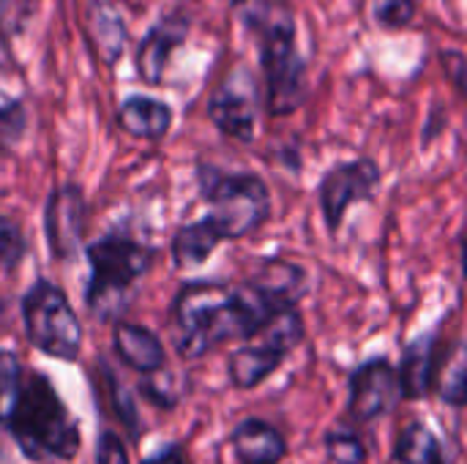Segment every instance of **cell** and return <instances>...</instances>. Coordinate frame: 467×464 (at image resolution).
I'll return each mask as SVG.
<instances>
[{
    "label": "cell",
    "instance_id": "cell-1",
    "mask_svg": "<svg viewBox=\"0 0 467 464\" xmlns=\"http://www.w3.org/2000/svg\"><path fill=\"white\" fill-rule=\"evenodd\" d=\"M279 312L249 279L238 287L216 279L183 282L170 304V336L183 361H197L224 342H252Z\"/></svg>",
    "mask_w": 467,
    "mask_h": 464
},
{
    "label": "cell",
    "instance_id": "cell-2",
    "mask_svg": "<svg viewBox=\"0 0 467 464\" xmlns=\"http://www.w3.org/2000/svg\"><path fill=\"white\" fill-rule=\"evenodd\" d=\"M230 14L254 38L260 60L263 112L296 115L309 98V60L298 46V19L290 0H230Z\"/></svg>",
    "mask_w": 467,
    "mask_h": 464
},
{
    "label": "cell",
    "instance_id": "cell-3",
    "mask_svg": "<svg viewBox=\"0 0 467 464\" xmlns=\"http://www.w3.org/2000/svg\"><path fill=\"white\" fill-rule=\"evenodd\" d=\"M159 249L131 235L126 227L101 232L93 243L85 246L88 260V284L85 306L93 320L115 323L120 320L131 301L137 282H142L156 265Z\"/></svg>",
    "mask_w": 467,
    "mask_h": 464
},
{
    "label": "cell",
    "instance_id": "cell-4",
    "mask_svg": "<svg viewBox=\"0 0 467 464\" xmlns=\"http://www.w3.org/2000/svg\"><path fill=\"white\" fill-rule=\"evenodd\" d=\"M3 427L30 462H71L82 446L79 421L68 413L44 372H25L19 397Z\"/></svg>",
    "mask_w": 467,
    "mask_h": 464
},
{
    "label": "cell",
    "instance_id": "cell-5",
    "mask_svg": "<svg viewBox=\"0 0 467 464\" xmlns=\"http://www.w3.org/2000/svg\"><path fill=\"white\" fill-rule=\"evenodd\" d=\"M197 194L208 205V219L224 241H241L263 230L274 213L271 189L257 172L224 170L211 161L194 167Z\"/></svg>",
    "mask_w": 467,
    "mask_h": 464
},
{
    "label": "cell",
    "instance_id": "cell-6",
    "mask_svg": "<svg viewBox=\"0 0 467 464\" xmlns=\"http://www.w3.org/2000/svg\"><path fill=\"white\" fill-rule=\"evenodd\" d=\"M22 325L30 347L47 358L74 364L82 353V323L60 284L38 276L19 301Z\"/></svg>",
    "mask_w": 467,
    "mask_h": 464
},
{
    "label": "cell",
    "instance_id": "cell-7",
    "mask_svg": "<svg viewBox=\"0 0 467 464\" xmlns=\"http://www.w3.org/2000/svg\"><path fill=\"white\" fill-rule=\"evenodd\" d=\"M383 186V170L372 156H358L331 164L317 183V205L328 235L342 230L350 208L372 202Z\"/></svg>",
    "mask_w": 467,
    "mask_h": 464
},
{
    "label": "cell",
    "instance_id": "cell-8",
    "mask_svg": "<svg viewBox=\"0 0 467 464\" xmlns=\"http://www.w3.org/2000/svg\"><path fill=\"white\" fill-rule=\"evenodd\" d=\"M260 109H263L260 79L244 66H235L216 85V90H211L205 104V115L213 123V129L238 145L254 142Z\"/></svg>",
    "mask_w": 467,
    "mask_h": 464
},
{
    "label": "cell",
    "instance_id": "cell-9",
    "mask_svg": "<svg viewBox=\"0 0 467 464\" xmlns=\"http://www.w3.org/2000/svg\"><path fill=\"white\" fill-rule=\"evenodd\" d=\"M44 241L55 260L68 263L79 254L88 227V194L79 183L66 180L49 189L44 200Z\"/></svg>",
    "mask_w": 467,
    "mask_h": 464
},
{
    "label": "cell",
    "instance_id": "cell-10",
    "mask_svg": "<svg viewBox=\"0 0 467 464\" xmlns=\"http://www.w3.org/2000/svg\"><path fill=\"white\" fill-rule=\"evenodd\" d=\"M402 402L397 366L386 356L367 358L348 377V413L361 421H378L394 413Z\"/></svg>",
    "mask_w": 467,
    "mask_h": 464
},
{
    "label": "cell",
    "instance_id": "cell-11",
    "mask_svg": "<svg viewBox=\"0 0 467 464\" xmlns=\"http://www.w3.org/2000/svg\"><path fill=\"white\" fill-rule=\"evenodd\" d=\"M189 30H192V19L181 8L159 16L145 30V36L140 38L134 49V74L150 88L161 85L172 55L186 44Z\"/></svg>",
    "mask_w": 467,
    "mask_h": 464
},
{
    "label": "cell",
    "instance_id": "cell-12",
    "mask_svg": "<svg viewBox=\"0 0 467 464\" xmlns=\"http://www.w3.org/2000/svg\"><path fill=\"white\" fill-rule=\"evenodd\" d=\"M112 350H115L118 361L137 375H153V372L164 369V364H167L161 336L156 331H150L140 323H129L123 317L112 323Z\"/></svg>",
    "mask_w": 467,
    "mask_h": 464
},
{
    "label": "cell",
    "instance_id": "cell-13",
    "mask_svg": "<svg viewBox=\"0 0 467 464\" xmlns=\"http://www.w3.org/2000/svg\"><path fill=\"white\" fill-rule=\"evenodd\" d=\"M115 123L120 131H126L137 139L161 142L175 123V112L167 101H161L150 93H131L118 104Z\"/></svg>",
    "mask_w": 467,
    "mask_h": 464
},
{
    "label": "cell",
    "instance_id": "cell-14",
    "mask_svg": "<svg viewBox=\"0 0 467 464\" xmlns=\"http://www.w3.org/2000/svg\"><path fill=\"white\" fill-rule=\"evenodd\" d=\"M435 358H438V331L419 334L413 342L402 347V358L397 366L402 399L419 402L432 391V372H435Z\"/></svg>",
    "mask_w": 467,
    "mask_h": 464
},
{
    "label": "cell",
    "instance_id": "cell-15",
    "mask_svg": "<svg viewBox=\"0 0 467 464\" xmlns=\"http://www.w3.org/2000/svg\"><path fill=\"white\" fill-rule=\"evenodd\" d=\"M249 282L276 309L298 306L304 301V295L309 293V271L298 263H290V260H265L249 276Z\"/></svg>",
    "mask_w": 467,
    "mask_h": 464
},
{
    "label": "cell",
    "instance_id": "cell-16",
    "mask_svg": "<svg viewBox=\"0 0 467 464\" xmlns=\"http://www.w3.org/2000/svg\"><path fill=\"white\" fill-rule=\"evenodd\" d=\"M230 446L241 464H279L287 457L285 435L263 418H244L230 432Z\"/></svg>",
    "mask_w": 467,
    "mask_h": 464
},
{
    "label": "cell",
    "instance_id": "cell-17",
    "mask_svg": "<svg viewBox=\"0 0 467 464\" xmlns=\"http://www.w3.org/2000/svg\"><path fill=\"white\" fill-rule=\"evenodd\" d=\"M85 19H88V33L93 38V49L99 60L107 68L118 66L129 44V25L120 8L109 0H88Z\"/></svg>",
    "mask_w": 467,
    "mask_h": 464
},
{
    "label": "cell",
    "instance_id": "cell-18",
    "mask_svg": "<svg viewBox=\"0 0 467 464\" xmlns=\"http://www.w3.org/2000/svg\"><path fill=\"white\" fill-rule=\"evenodd\" d=\"M222 232L216 230V224L202 216V219H194L189 224H181L170 241V260H172V268L178 271H194L200 265H205L213 252L222 246Z\"/></svg>",
    "mask_w": 467,
    "mask_h": 464
},
{
    "label": "cell",
    "instance_id": "cell-19",
    "mask_svg": "<svg viewBox=\"0 0 467 464\" xmlns=\"http://www.w3.org/2000/svg\"><path fill=\"white\" fill-rule=\"evenodd\" d=\"M285 364V356L271 350L268 345L257 342V345H244L238 350L230 353L227 358V377L230 386L238 391H254L257 386H263L279 366Z\"/></svg>",
    "mask_w": 467,
    "mask_h": 464
},
{
    "label": "cell",
    "instance_id": "cell-20",
    "mask_svg": "<svg viewBox=\"0 0 467 464\" xmlns=\"http://www.w3.org/2000/svg\"><path fill=\"white\" fill-rule=\"evenodd\" d=\"M432 388L454 410H462L467 405V353L462 339L446 345V350L438 347Z\"/></svg>",
    "mask_w": 467,
    "mask_h": 464
},
{
    "label": "cell",
    "instance_id": "cell-21",
    "mask_svg": "<svg viewBox=\"0 0 467 464\" xmlns=\"http://www.w3.org/2000/svg\"><path fill=\"white\" fill-rule=\"evenodd\" d=\"M304 336H306V323H304L301 309L298 306H287V309L274 312L254 339L268 345L271 350H276V353H282L287 358L304 342Z\"/></svg>",
    "mask_w": 467,
    "mask_h": 464
},
{
    "label": "cell",
    "instance_id": "cell-22",
    "mask_svg": "<svg viewBox=\"0 0 467 464\" xmlns=\"http://www.w3.org/2000/svg\"><path fill=\"white\" fill-rule=\"evenodd\" d=\"M443 449L441 438L427 427L413 421L408 429H402V435L397 438L394 446V459L397 464H430L435 459V454Z\"/></svg>",
    "mask_w": 467,
    "mask_h": 464
},
{
    "label": "cell",
    "instance_id": "cell-23",
    "mask_svg": "<svg viewBox=\"0 0 467 464\" xmlns=\"http://www.w3.org/2000/svg\"><path fill=\"white\" fill-rule=\"evenodd\" d=\"M99 372H101V377H104V383H107V394H109V399H112V407H115L118 421L126 427L129 438H131L134 443H140V438H142V418H140V407H137V402H134V394H131V391L126 388V383L107 366L104 358L99 361Z\"/></svg>",
    "mask_w": 467,
    "mask_h": 464
},
{
    "label": "cell",
    "instance_id": "cell-24",
    "mask_svg": "<svg viewBox=\"0 0 467 464\" xmlns=\"http://www.w3.org/2000/svg\"><path fill=\"white\" fill-rule=\"evenodd\" d=\"M27 107L22 98H3L0 101V153H14L27 134Z\"/></svg>",
    "mask_w": 467,
    "mask_h": 464
},
{
    "label": "cell",
    "instance_id": "cell-25",
    "mask_svg": "<svg viewBox=\"0 0 467 464\" xmlns=\"http://www.w3.org/2000/svg\"><path fill=\"white\" fill-rule=\"evenodd\" d=\"M22 377H25V366H22L19 356L14 350H0V427L5 424V418L19 397Z\"/></svg>",
    "mask_w": 467,
    "mask_h": 464
},
{
    "label": "cell",
    "instance_id": "cell-26",
    "mask_svg": "<svg viewBox=\"0 0 467 464\" xmlns=\"http://www.w3.org/2000/svg\"><path fill=\"white\" fill-rule=\"evenodd\" d=\"M326 457L334 464H367V446L350 429H328L326 432Z\"/></svg>",
    "mask_w": 467,
    "mask_h": 464
},
{
    "label": "cell",
    "instance_id": "cell-27",
    "mask_svg": "<svg viewBox=\"0 0 467 464\" xmlns=\"http://www.w3.org/2000/svg\"><path fill=\"white\" fill-rule=\"evenodd\" d=\"M30 252V243L25 238V230L11 219L0 213V268L16 271Z\"/></svg>",
    "mask_w": 467,
    "mask_h": 464
},
{
    "label": "cell",
    "instance_id": "cell-28",
    "mask_svg": "<svg viewBox=\"0 0 467 464\" xmlns=\"http://www.w3.org/2000/svg\"><path fill=\"white\" fill-rule=\"evenodd\" d=\"M416 0H372V19L380 30H405L416 22Z\"/></svg>",
    "mask_w": 467,
    "mask_h": 464
},
{
    "label": "cell",
    "instance_id": "cell-29",
    "mask_svg": "<svg viewBox=\"0 0 467 464\" xmlns=\"http://www.w3.org/2000/svg\"><path fill=\"white\" fill-rule=\"evenodd\" d=\"M140 394L161 410H175V405L181 402V394L172 386V375H167L164 369H159L153 375H142Z\"/></svg>",
    "mask_w": 467,
    "mask_h": 464
},
{
    "label": "cell",
    "instance_id": "cell-30",
    "mask_svg": "<svg viewBox=\"0 0 467 464\" xmlns=\"http://www.w3.org/2000/svg\"><path fill=\"white\" fill-rule=\"evenodd\" d=\"M96 464H131L129 462V451H126L118 432H112V429L99 432V438H96Z\"/></svg>",
    "mask_w": 467,
    "mask_h": 464
},
{
    "label": "cell",
    "instance_id": "cell-31",
    "mask_svg": "<svg viewBox=\"0 0 467 464\" xmlns=\"http://www.w3.org/2000/svg\"><path fill=\"white\" fill-rule=\"evenodd\" d=\"M441 63L446 77L451 79V85L457 88V93L462 96L467 88V57L462 49H443L441 52Z\"/></svg>",
    "mask_w": 467,
    "mask_h": 464
},
{
    "label": "cell",
    "instance_id": "cell-32",
    "mask_svg": "<svg viewBox=\"0 0 467 464\" xmlns=\"http://www.w3.org/2000/svg\"><path fill=\"white\" fill-rule=\"evenodd\" d=\"M446 123H449V115L441 109V104H435V107H432V112L427 115L424 129H421V145H424V148H430V145L443 134Z\"/></svg>",
    "mask_w": 467,
    "mask_h": 464
},
{
    "label": "cell",
    "instance_id": "cell-33",
    "mask_svg": "<svg viewBox=\"0 0 467 464\" xmlns=\"http://www.w3.org/2000/svg\"><path fill=\"white\" fill-rule=\"evenodd\" d=\"M142 464H186V454L181 446H164L156 454H150L148 459H142Z\"/></svg>",
    "mask_w": 467,
    "mask_h": 464
},
{
    "label": "cell",
    "instance_id": "cell-34",
    "mask_svg": "<svg viewBox=\"0 0 467 464\" xmlns=\"http://www.w3.org/2000/svg\"><path fill=\"white\" fill-rule=\"evenodd\" d=\"M14 63V57H11V46H8V36L3 33V27H0V71H5L8 66Z\"/></svg>",
    "mask_w": 467,
    "mask_h": 464
},
{
    "label": "cell",
    "instance_id": "cell-35",
    "mask_svg": "<svg viewBox=\"0 0 467 464\" xmlns=\"http://www.w3.org/2000/svg\"><path fill=\"white\" fill-rule=\"evenodd\" d=\"M430 464H451V459H449V454H446V449H441L438 454H435V459Z\"/></svg>",
    "mask_w": 467,
    "mask_h": 464
},
{
    "label": "cell",
    "instance_id": "cell-36",
    "mask_svg": "<svg viewBox=\"0 0 467 464\" xmlns=\"http://www.w3.org/2000/svg\"><path fill=\"white\" fill-rule=\"evenodd\" d=\"M5 309H8V304H5V301L0 298V328L5 325Z\"/></svg>",
    "mask_w": 467,
    "mask_h": 464
}]
</instances>
